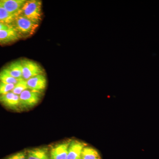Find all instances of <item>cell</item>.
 <instances>
[{"label": "cell", "mask_w": 159, "mask_h": 159, "mask_svg": "<svg viewBox=\"0 0 159 159\" xmlns=\"http://www.w3.org/2000/svg\"><path fill=\"white\" fill-rule=\"evenodd\" d=\"M11 25L21 37H29L35 32L38 27L39 24L20 14L15 17Z\"/></svg>", "instance_id": "6da1fadb"}, {"label": "cell", "mask_w": 159, "mask_h": 159, "mask_svg": "<svg viewBox=\"0 0 159 159\" xmlns=\"http://www.w3.org/2000/svg\"><path fill=\"white\" fill-rule=\"evenodd\" d=\"M39 24L42 16V2L39 0L26 1L20 14Z\"/></svg>", "instance_id": "7a4b0ae2"}, {"label": "cell", "mask_w": 159, "mask_h": 159, "mask_svg": "<svg viewBox=\"0 0 159 159\" xmlns=\"http://www.w3.org/2000/svg\"><path fill=\"white\" fill-rule=\"evenodd\" d=\"M42 93L28 89L24 91L19 95L20 107L21 108H31L39 102Z\"/></svg>", "instance_id": "3957f363"}, {"label": "cell", "mask_w": 159, "mask_h": 159, "mask_svg": "<svg viewBox=\"0 0 159 159\" xmlns=\"http://www.w3.org/2000/svg\"><path fill=\"white\" fill-rule=\"evenodd\" d=\"M21 61L22 66V78L25 80L39 74H43V69L37 63L28 59Z\"/></svg>", "instance_id": "277c9868"}, {"label": "cell", "mask_w": 159, "mask_h": 159, "mask_svg": "<svg viewBox=\"0 0 159 159\" xmlns=\"http://www.w3.org/2000/svg\"><path fill=\"white\" fill-rule=\"evenodd\" d=\"M26 1L25 0H0V5L9 13L17 16L20 14Z\"/></svg>", "instance_id": "5b68a950"}, {"label": "cell", "mask_w": 159, "mask_h": 159, "mask_svg": "<svg viewBox=\"0 0 159 159\" xmlns=\"http://www.w3.org/2000/svg\"><path fill=\"white\" fill-rule=\"evenodd\" d=\"M71 140L56 144L51 148L50 152L51 159H66Z\"/></svg>", "instance_id": "8992f818"}, {"label": "cell", "mask_w": 159, "mask_h": 159, "mask_svg": "<svg viewBox=\"0 0 159 159\" xmlns=\"http://www.w3.org/2000/svg\"><path fill=\"white\" fill-rule=\"evenodd\" d=\"M0 102L7 108L18 110L20 107L19 95L9 92L8 93L0 96Z\"/></svg>", "instance_id": "52a82bcc"}, {"label": "cell", "mask_w": 159, "mask_h": 159, "mask_svg": "<svg viewBox=\"0 0 159 159\" xmlns=\"http://www.w3.org/2000/svg\"><path fill=\"white\" fill-rule=\"evenodd\" d=\"M27 82L29 89L42 93L47 87V80L43 74H39L30 78Z\"/></svg>", "instance_id": "ba28073f"}, {"label": "cell", "mask_w": 159, "mask_h": 159, "mask_svg": "<svg viewBox=\"0 0 159 159\" xmlns=\"http://www.w3.org/2000/svg\"><path fill=\"white\" fill-rule=\"evenodd\" d=\"M86 144L78 140H71L66 159H81L83 149Z\"/></svg>", "instance_id": "9c48e42d"}, {"label": "cell", "mask_w": 159, "mask_h": 159, "mask_svg": "<svg viewBox=\"0 0 159 159\" xmlns=\"http://www.w3.org/2000/svg\"><path fill=\"white\" fill-rule=\"evenodd\" d=\"M21 36L13 28L0 30V44H6L18 40Z\"/></svg>", "instance_id": "30bf717a"}, {"label": "cell", "mask_w": 159, "mask_h": 159, "mask_svg": "<svg viewBox=\"0 0 159 159\" xmlns=\"http://www.w3.org/2000/svg\"><path fill=\"white\" fill-rule=\"evenodd\" d=\"M28 159H51L50 152L47 147L32 148L27 151Z\"/></svg>", "instance_id": "8fae6325"}, {"label": "cell", "mask_w": 159, "mask_h": 159, "mask_svg": "<svg viewBox=\"0 0 159 159\" xmlns=\"http://www.w3.org/2000/svg\"><path fill=\"white\" fill-rule=\"evenodd\" d=\"M5 69L11 76L16 79L19 80L23 78L22 66L21 61L11 62Z\"/></svg>", "instance_id": "7c38bea8"}, {"label": "cell", "mask_w": 159, "mask_h": 159, "mask_svg": "<svg viewBox=\"0 0 159 159\" xmlns=\"http://www.w3.org/2000/svg\"><path fill=\"white\" fill-rule=\"evenodd\" d=\"M81 159H101L98 152L91 147L85 146L83 149Z\"/></svg>", "instance_id": "4fadbf2b"}, {"label": "cell", "mask_w": 159, "mask_h": 159, "mask_svg": "<svg viewBox=\"0 0 159 159\" xmlns=\"http://www.w3.org/2000/svg\"><path fill=\"white\" fill-rule=\"evenodd\" d=\"M16 16L9 13L4 7L0 5V22L11 25Z\"/></svg>", "instance_id": "5bb4252c"}, {"label": "cell", "mask_w": 159, "mask_h": 159, "mask_svg": "<svg viewBox=\"0 0 159 159\" xmlns=\"http://www.w3.org/2000/svg\"><path fill=\"white\" fill-rule=\"evenodd\" d=\"M19 80L16 79L11 76L5 68L0 72V82L9 84H16Z\"/></svg>", "instance_id": "9a60e30c"}, {"label": "cell", "mask_w": 159, "mask_h": 159, "mask_svg": "<svg viewBox=\"0 0 159 159\" xmlns=\"http://www.w3.org/2000/svg\"><path fill=\"white\" fill-rule=\"evenodd\" d=\"M27 80L23 78L20 79L17 83L15 84V86L11 92L16 95H20L24 91L28 89Z\"/></svg>", "instance_id": "2e32d148"}, {"label": "cell", "mask_w": 159, "mask_h": 159, "mask_svg": "<svg viewBox=\"0 0 159 159\" xmlns=\"http://www.w3.org/2000/svg\"><path fill=\"white\" fill-rule=\"evenodd\" d=\"M15 84L0 82V96L11 92Z\"/></svg>", "instance_id": "e0dca14e"}, {"label": "cell", "mask_w": 159, "mask_h": 159, "mask_svg": "<svg viewBox=\"0 0 159 159\" xmlns=\"http://www.w3.org/2000/svg\"><path fill=\"white\" fill-rule=\"evenodd\" d=\"M5 159H28L27 151L20 152L9 156Z\"/></svg>", "instance_id": "ac0fdd59"}, {"label": "cell", "mask_w": 159, "mask_h": 159, "mask_svg": "<svg viewBox=\"0 0 159 159\" xmlns=\"http://www.w3.org/2000/svg\"><path fill=\"white\" fill-rule=\"evenodd\" d=\"M12 28L11 25L7 24H4V23L0 22V30L2 29H8Z\"/></svg>", "instance_id": "d6986e66"}]
</instances>
